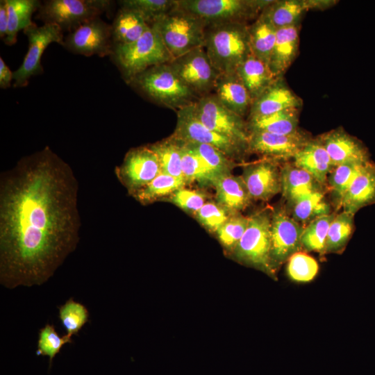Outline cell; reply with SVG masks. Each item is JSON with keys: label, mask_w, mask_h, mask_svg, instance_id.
<instances>
[{"label": "cell", "mask_w": 375, "mask_h": 375, "mask_svg": "<svg viewBox=\"0 0 375 375\" xmlns=\"http://www.w3.org/2000/svg\"><path fill=\"white\" fill-rule=\"evenodd\" d=\"M77 178L49 146L0 176V283L39 286L75 251L81 226Z\"/></svg>", "instance_id": "cell-1"}, {"label": "cell", "mask_w": 375, "mask_h": 375, "mask_svg": "<svg viewBox=\"0 0 375 375\" xmlns=\"http://www.w3.org/2000/svg\"><path fill=\"white\" fill-rule=\"evenodd\" d=\"M248 24L227 23L206 27L205 50L220 74L236 73L251 53Z\"/></svg>", "instance_id": "cell-2"}, {"label": "cell", "mask_w": 375, "mask_h": 375, "mask_svg": "<svg viewBox=\"0 0 375 375\" xmlns=\"http://www.w3.org/2000/svg\"><path fill=\"white\" fill-rule=\"evenodd\" d=\"M110 56L128 84L147 69L173 60L158 31L151 25L135 42L114 44Z\"/></svg>", "instance_id": "cell-3"}, {"label": "cell", "mask_w": 375, "mask_h": 375, "mask_svg": "<svg viewBox=\"0 0 375 375\" xmlns=\"http://www.w3.org/2000/svg\"><path fill=\"white\" fill-rule=\"evenodd\" d=\"M128 84L153 102L177 110L194 103V99L197 97L169 62L147 69Z\"/></svg>", "instance_id": "cell-4"}, {"label": "cell", "mask_w": 375, "mask_h": 375, "mask_svg": "<svg viewBox=\"0 0 375 375\" xmlns=\"http://www.w3.org/2000/svg\"><path fill=\"white\" fill-rule=\"evenodd\" d=\"M151 25L158 31L173 59L205 46L206 25L178 5Z\"/></svg>", "instance_id": "cell-5"}, {"label": "cell", "mask_w": 375, "mask_h": 375, "mask_svg": "<svg viewBox=\"0 0 375 375\" xmlns=\"http://www.w3.org/2000/svg\"><path fill=\"white\" fill-rule=\"evenodd\" d=\"M269 0H178L180 8L193 14L206 27L256 19L270 3Z\"/></svg>", "instance_id": "cell-6"}, {"label": "cell", "mask_w": 375, "mask_h": 375, "mask_svg": "<svg viewBox=\"0 0 375 375\" xmlns=\"http://www.w3.org/2000/svg\"><path fill=\"white\" fill-rule=\"evenodd\" d=\"M108 0H48L41 3L37 18L44 24H54L62 31H72L83 23L107 12Z\"/></svg>", "instance_id": "cell-7"}, {"label": "cell", "mask_w": 375, "mask_h": 375, "mask_svg": "<svg viewBox=\"0 0 375 375\" xmlns=\"http://www.w3.org/2000/svg\"><path fill=\"white\" fill-rule=\"evenodd\" d=\"M195 103V102H194ZM194 103L177 110V122L172 135L183 142L211 145L232 160H240L248 147L208 128L197 117Z\"/></svg>", "instance_id": "cell-8"}, {"label": "cell", "mask_w": 375, "mask_h": 375, "mask_svg": "<svg viewBox=\"0 0 375 375\" xmlns=\"http://www.w3.org/2000/svg\"><path fill=\"white\" fill-rule=\"evenodd\" d=\"M28 41L26 54L21 65L13 72V86L26 87L29 79L43 72L41 63L42 54L51 43L62 46L64 35L62 30L54 24H44L38 26L35 24L24 30Z\"/></svg>", "instance_id": "cell-9"}, {"label": "cell", "mask_w": 375, "mask_h": 375, "mask_svg": "<svg viewBox=\"0 0 375 375\" xmlns=\"http://www.w3.org/2000/svg\"><path fill=\"white\" fill-rule=\"evenodd\" d=\"M270 222L271 213L266 210L249 217L247 229L234 249L238 258L271 269Z\"/></svg>", "instance_id": "cell-10"}, {"label": "cell", "mask_w": 375, "mask_h": 375, "mask_svg": "<svg viewBox=\"0 0 375 375\" xmlns=\"http://www.w3.org/2000/svg\"><path fill=\"white\" fill-rule=\"evenodd\" d=\"M194 106L197 117L208 128L248 147L247 121L225 107L214 94L201 97Z\"/></svg>", "instance_id": "cell-11"}, {"label": "cell", "mask_w": 375, "mask_h": 375, "mask_svg": "<svg viewBox=\"0 0 375 375\" xmlns=\"http://www.w3.org/2000/svg\"><path fill=\"white\" fill-rule=\"evenodd\" d=\"M169 65L180 79L196 94H209L219 73L212 66L204 47L192 49L174 58Z\"/></svg>", "instance_id": "cell-12"}, {"label": "cell", "mask_w": 375, "mask_h": 375, "mask_svg": "<svg viewBox=\"0 0 375 375\" xmlns=\"http://www.w3.org/2000/svg\"><path fill=\"white\" fill-rule=\"evenodd\" d=\"M119 181L131 196L147 185L161 173L156 153L148 145L130 149L115 169Z\"/></svg>", "instance_id": "cell-13"}, {"label": "cell", "mask_w": 375, "mask_h": 375, "mask_svg": "<svg viewBox=\"0 0 375 375\" xmlns=\"http://www.w3.org/2000/svg\"><path fill=\"white\" fill-rule=\"evenodd\" d=\"M62 46L73 53L85 56H110L113 48L112 26L100 17L90 19L69 32Z\"/></svg>", "instance_id": "cell-14"}, {"label": "cell", "mask_w": 375, "mask_h": 375, "mask_svg": "<svg viewBox=\"0 0 375 375\" xmlns=\"http://www.w3.org/2000/svg\"><path fill=\"white\" fill-rule=\"evenodd\" d=\"M304 226L282 208L271 212L270 240L272 262L281 263L299 251Z\"/></svg>", "instance_id": "cell-15"}, {"label": "cell", "mask_w": 375, "mask_h": 375, "mask_svg": "<svg viewBox=\"0 0 375 375\" xmlns=\"http://www.w3.org/2000/svg\"><path fill=\"white\" fill-rule=\"evenodd\" d=\"M310 140L299 131L289 135L251 131L248 141V152L274 160H288L293 158Z\"/></svg>", "instance_id": "cell-16"}, {"label": "cell", "mask_w": 375, "mask_h": 375, "mask_svg": "<svg viewBox=\"0 0 375 375\" xmlns=\"http://www.w3.org/2000/svg\"><path fill=\"white\" fill-rule=\"evenodd\" d=\"M241 176L252 199L267 201L281 192V169L274 160L246 165Z\"/></svg>", "instance_id": "cell-17"}, {"label": "cell", "mask_w": 375, "mask_h": 375, "mask_svg": "<svg viewBox=\"0 0 375 375\" xmlns=\"http://www.w3.org/2000/svg\"><path fill=\"white\" fill-rule=\"evenodd\" d=\"M327 151L333 167L347 162L370 160L367 148L343 128L331 130L317 138Z\"/></svg>", "instance_id": "cell-18"}, {"label": "cell", "mask_w": 375, "mask_h": 375, "mask_svg": "<svg viewBox=\"0 0 375 375\" xmlns=\"http://www.w3.org/2000/svg\"><path fill=\"white\" fill-rule=\"evenodd\" d=\"M301 98L289 88L283 77H281L253 101L248 118L268 115L289 108H301Z\"/></svg>", "instance_id": "cell-19"}, {"label": "cell", "mask_w": 375, "mask_h": 375, "mask_svg": "<svg viewBox=\"0 0 375 375\" xmlns=\"http://www.w3.org/2000/svg\"><path fill=\"white\" fill-rule=\"evenodd\" d=\"M333 3V1L321 0L271 1L262 12L273 26L279 29L299 25L300 20L309 10L325 8Z\"/></svg>", "instance_id": "cell-20"}, {"label": "cell", "mask_w": 375, "mask_h": 375, "mask_svg": "<svg viewBox=\"0 0 375 375\" xmlns=\"http://www.w3.org/2000/svg\"><path fill=\"white\" fill-rule=\"evenodd\" d=\"M375 203V163L366 162L346 191L341 203L343 210L355 215L361 208Z\"/></svg>", "instance_id": "cell-21"}, {"label": "cell", "mask_w": 375, "mask_h": 375, "mask_svg": "<svg viewBox=\"0 0 375 375\" xmlns=\"http://www.w3.org/2000/svg\"><path fill=\"white\" fill-rule=\"evenodd\" d=\"M214 94L228 109L244 117L249 112L252 99L236 73L219 74Z\"/></svg>", "instance_id": "cell-22"}, {"label": "cell", "mask_w": 375, "mask_h": 375, "mask_svg": "<svg viewBox=\"0 0 375 375\" xmlns=\"http://www.w3.org/2000/svg\"><path fill=\"white\" fill-rule=\"evenodd\" d=\"M215 201L231 214L240 213L252 200L242 176L228 174L219 176L213 184Z\"/></svg>", "instance_id": "cell-23"}, {"label": "cell", "mask_w": 375, "mask_h": 375, "mask_svg": "<svg viewBox=\"0 0 375 375\" xmlns=\"http://www.w3.org/2000/svg\"><path fill=\"white\" fill-rule=\"evenodd\" d=\"M299 33V25L277 29L269 66L278 78L283 76L298 54Z\"/></svg>", "instance_id": "cell-24"}, {"label": "cell", "mask_w": 375, "mask_h": 375, "mask_svg": "<svg viewBox=\"0 0 375 375\" xmlns=\"http://www.w3.org/2000/svg\"><path fill=\"white\" fill-rule=\"evenodd\" d=\"M293 159L294 165L308 172L322 185L327 184L328 176L334 167L318 139H311Z\"/></svg>", "instance_id": "cell-25"}, {"label": "cell", "mask_w": 375, "mask_h": 375, "mask_svg": "<svg viewBox=\"0 0 375 375\" xmlns=\"http://www.w3.org/2000/svg\"><path fill=\"white\" fill-rule=\"evenodd\" d=\"M281 193L290 205L316 191L324 190L308 172L294 164H286L281 169Z\"/></svg>", "instance_id": "cell-26"}, {"label": "cell", "mask_w": 375, "mask_h": 375, "mask_svg": "<svg viewBox=\"0 0 375 375\" xmlns=\"http://www.w3.org/2000/svg\"><path fill=\"white\" fill-rule=\"evenodd\" d=\"M236 74L248 90L252 102L278 78L267 63L252 53L240 65Z\"/></svg>", "instance_id": "cell-27"}, {"label": "cell", "mask_w": 375, "mask_h": 375, "mask_svg": "<svg viewBox=\"0 0 375 375\" xmlns=\"http://www.w3.org/2000/svg\"><path fill=\"white\" fill-rule=\"evenodd\" d=\"M299 109L289 108L268 115L249 117L247 121L248 131L281 135L295 133L299 131Z\"/></svg>", "instance_id": "cell-28"}, {"label": "cell", "mask_w": 375, "mask_h": 375, "mask_svg": "<svg viewBox=\"0 0 375 375\" xmlns=\"http://www.w3.org/2000/svg\"><path fill=\"white\" fill-rule=\"evenodd\" d=\"M251 51L269 65L277 29L262 12L248 26Z\"/></svg>", "instance_id": "cell-29"}, {"label": "cell", "mask_w": 375, "mask_h": 375, "mask_svg": "<svg viewBox=\"0 0 375 375\" xmlns=\"http://www.w3.org/2000/svg\"><path fill=\"white\" fill-rule=\"evenodd\" d=\"M111 26L114 45L135 42L145 33L149 25L136 11L120 8Z\"/></svg>", "instance_id": "cell-30"}, {"label": "cell", "mask_w": 375, "mask_h": 375, "mask_svg": "<svg viewBox=\"0 0 375 375\" xmlns=\"http://www.w3.org/2000/svg\"><path fill=\"white\" fill-rule=\"evenodd\" d=\"M8 15V33L3 42L13 45L17 42V34L21 30L31 26L33 13L38 10L42 2L38 0H6Z\"/></svg>", "instance_id": "cell-31"}, {"label": "cell", "mask_w": 375, "mask_h": 375, "mask_svg": "<svg viewBox=\"0 0 375 375\" xmlns=\"http://www.w3.org/2000/svg\"><path fill=\"white\" fill-rule=\"evenodd\" d=\"M148 147L158 157L161 172L184 178L181 169L182 142L172 135Z\"/></svg>", "instance_id": "cell-32"}, {"label": "cell", "mask_w": 375, "mask_h": 375, "mask_svg": "<svg viewBox=\"0 0 375 375\" xmlns=\"http://www.w3.org/2000/svg\"><path fill=\"white\" fill-rule=\"evenodd\" d=\"M181 169L188 183L197 181L201 185L213 187L215 181L218 178L201 158L183 142H182Z\"/></svg>", "instance_id": "cell-33"}, {"label": "cell", "mask_w": 375, "mask_h": 375, "mask_svg": "<svg viewBox=\"0 0 375 375\" xmlns=\"http://www.w3.org/2000/svg\"><path fill=\"white\" fill-rule=\"evenodd\" d=\"M188 184L184 178H178L160 173L147 185L137 192L133 197L142 205L151 203L169 197L175 191Z\"/></svg>", "instance_id": "cell-34"}, {"label": "cell", "mask_w": 375, "mask_h": 375, "mask_svg": "<svg viewBox=\"0 0 375 375\" xmlns=\"http://www.w3.org/2000/svg\"><path fill=\"white\" fill-rule=\"evenodd\" d=\"M292 217L300 224H308L315 219L331 214V206L326 200L324 191L312 192L290 205Z\"/></svg>", "instance_id": "cell-35"}, {"label": "cell", "mask_w": 375, "mask_h": 375, "mask_svg": "<svg viewBox=\"0 0 375 375\" xmlns=\"http://www.w3.org/2000/svg\"><path fill=\"white\" fill-rule=\"evenodd\" d=\"M366 162L342 164L334 167L329 174L327 183L337 208H341L342 200L346 191Z\"/></svg>", "instance_id": "cell-36"}, {"label": "cell", "mask_w": 375, "mask_h": 375, "mask_svg": "<svg viewBox=\"0 0 375 375\" xmlns=\"http://www.w3.org/2000/svg\"><path fill=\"white\" fill-rule=\"evenodd\" d=\"M354 228V215L345 210L335 215L326 241L325 252L342 249L349 240Z\"/></svg>", "instance_id": "cell-37"}, {"label": "cell", "mask_w": 375, "mask_h": 375, "mask_svg": "<svg viewBox=\"0 0 375 375\" xmlns=\"http://www.w3.org/2000/svg\"><path fill=\"white\" fill-rule=\"evenodd\" d=\"M335 215L334 213L324 215L308 224L301 236V246L308 251L325 252L328 228Z\"/></svg>", "instance_id": "cell-38"}, {"label": "cell", "mask_w": 375, "mask_h": 375, "mask_svg": "<svg viewBox=\"0 0 375 375\" xmlns=\"http://www.w3.org/2000/svg\"><path fill=\"white\" fill-rule=\"evenodd\" d=\"M121 8L138 12L151 25L157 19L178 6V0H122Z\"/></svg>", "instance_id": "cell-39"}, {"label": "cell", "mask_w": 375, "mask_h": 375, "mask_svg": "<svg viewBox=\"0 0 375 375\" xmlns=\"http://www.w3.org/2000/svg\"><path fill=\"white\" fill-rule=\"evenodd\" d=\"M58 317L67 335L72 338L88 322L89 312L83 304L70 298L58 307Z\"/></svg>", "instance_id": "cell-40"}, {"label": "cell", "mask_w": 375, "mask_h": 375, "mask_svg": "<svg viewBox=\"0 0 375 375\" xmlns=\"http://www.w3.org/2000/svg\"><path fill=\"white\" fill-rule=\"evenodd\" d=\"M188 144L219 177L231 174L235 162L218 149L206 144L185 142Z\"/></svg>", "instance_id": "cell-41"}, {"label": "cell", "mask_w": 375, "mask_h": 375, "mask_svg": "<svg viewBox=\"0 0 375 375\" xmlns=\"http://www.w3.org/2000/svg\"><path fill=\"white\" fill-rule=\"evenodd\" d=\"M72 342V338L67 334L60 337L53 325L47 324L39 331L36 354L48 356L50 368L53 359L60 352L62 347L66 344Z\"/></svg>", "instance_id": "cell-42"}, {"label": "cell", "mask_w": 375, "mask_h": 375, "mask_svg": "<svg viewBox=\"0 0 375 375\" xmlns=\"http://www.w3.org/2000/svg\"><path fill=\"white\" fill-rule=\"evenodd\" d=\"M287 270L289 276L298 282H308L312 280L319 270L316 260L302 251H297L288 258Z\"/></svg>", "instance_id": "cell-43"}, {"label": "cell", "mask_w": 375, "mask_h": 375, "mask_svg": "<svg viewBox=\"0 0 375 375\" xmlns=\"http://www.w3.org/2000/svg\"><path fill=\"white\" fill-rule=\"evenodd\" d=\"M249 223V217L241 213L232 215L217 230L216 234L221 244L228 249H235Z\"/></svg>", "instance_id": "cell-44"}, {"label": "cell", "mask_w": 375, "mask_h": 375, "mask_svg": "<svg viewBox=\"0 0 375 375\" xmlns=\"http://www.w3.org/2000/svg\"><path fill=\"white\" fill-rule=\"evenodd\" d=\"M232 215L216 201H206L194 215L200 224L208 231L216 233Z\"/></svg>", "instance_id": "cell-45"}, {"label": "cell", "mask_w": 375, "mask_h": 375, "mask_svg": "<svg viewBox=\"0 0 375 375\" xmlns=\"http://www.w3.org/2000/svg\"><path fill=\"white\" fill-rule=\"evenodd\" d=\"M168 197L175 206L194 215L200 210L208 199L203 192L187 189L185 187L175 191Z\"/></svg>", "instance_id": "cell-46"}, {"label": "cell", "mask_w": 375, "mask_h": 375, "mask_svg": "<svg viewBox=\"0 0 375 375\" xmlns=\"http://www.w3.org/2000/svg\"><path fill=\"white\" fill-rule=\"evenodd\" d=\"M13 81V72L10 70L2 57H0V88L6 89L10 87Z\"/></svg>", "instance_id": "cell-47"}, {"label": "cell", "mask_w": 375, "mask_h": 375, "mask_svg": "<svg viewBox=\"0 0 375 375\" xmlns=\"http://www.w3.org/2000/svg\"><path fill=\"white\" fill-rule=\"evenodd\" d=\"M8 28V15L6 0L0 1V38H6Z\"/></svg>", "instance_id": "cell-48"}]
</instances>
